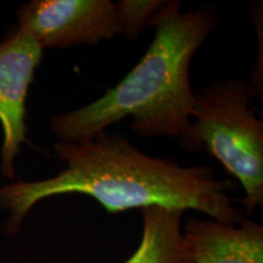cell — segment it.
Segmentation results:
<instances>
[{
    "mask_svg": "<svg viewBox=\"0 0 263 263\" xmlns=\"http://www.w3.org/2000/svg\"><path fill=\"white\" fill-rule=\"evenodd\" d=\"M66 166L47 179L18 180L0 186V212L8 211L4 232L18 234L26 217L43 200L67 194L93 197L108 213L159 206L202 212L236 224L246 218L228 193L232 180L217 179L207 166L183 167L144 154L120 133H104L80 143L57 141Z\"/></svg>",
    "mask_w": 263,
    "mask_h": 263,
    "instance_id": "6da1fadb",
    "label": "cell"
},
{
    "mask_svg": "<svg viewBox=\"0 0 263 263\" xmlns=\"http://www.w3.org/2000/svg\"><path fill=\"white\" fill-rule=\"evenodd\" d=\"M217 21L210 5L183 12L180 2H164L147 21L155 35L133 70L98 100L51 118L58 141L89 140L127 117L139 137L179 140L192 123L195 103L190 64Z\"/></svg>",
    "mask_w": 263,
    "mask_h": 263,
    "instance_id": "7a4b0ae2",
    "label": "cell"
},
{
    "mask_svg": "<svg viewBox=\"0 0 263 263\" xmlns=\"http://www.w3.org/2000/svg\"><path fill=\"white\" fill-rule=\"evenodd\" d=\"M249 82L216 81L195 93L192 123L178 141L188 153L207 150L245 192L246 216L263 203V122L251 108Z\"/></svg>",
    "mask_w": 263,
    "mask_h": 263,
    "instance_id": "3957f363",
    "label": "cell"
},
{
    "mask_svg": "<svg viewBox=\"0 0 263 263\" xmlns=\"http://www.w3.org/2000/svg\"><path fill=\"white\" fill-rule=\"evenodd\" d=\"M16 28L43 50L97 45L122 35L116 3L110 0H31L17 10Z\"/></svg>",
    "mask_w": 263,
    "mask_h": 263,
    "instance_id": "277c9868",
    "label": "cell"
},
{
    "mask_svg": "<svg viewBox=\"0 0 263 263\" xmlns=\"http://www.w3.org/2000/svg\"><path fill=\"white\" fill-rule=\"evenodd\" d=\"M44 50L26 32L14 28L0 43V168L14 179L16 159L27 143V97Z\"/></svg>",
    "mask_w": 263,
    "mask_h": 263,
    "instance_id": "5b68a950",
    "label": "cell"
},
{
    "mask_svg": "<svg viewBox=\"0 0 263 263\" xmlns=\"http://www.w3.org/2000/svg\"><path fill=\"white\" fill-rule=\"evenodd\" d=\"M183 235L194 263H263V227L250 219L189 218Z\"/></svg>",
    "mask_w": 263,
    "mask_h": 263,
    "instance_id": "8992f818",
    "label": "cell"
},
{
    "mask_svg": "<svg viewBox=\"0 0 263 263\" xmlns=\"http://www.w3.org/2000/svg\"><path fill=\"white\" fill-rule=\"evenodd\" d=\"M140 211L143 233L139 245L123 263H194L183 235L184 211L159 206Z\"/></svg>",
    "mask_w": 263,
    "mask_h": 263,
    "instance_id": "52a82bcc",
    "label": "cell"
},
{
    "mask_svg": "<svg viewBox=\"0 0 263 263\" xmlns=\"http://www.w3.org/2000/svg\"><path fill=\"white\" fill-rule=\"evenodd\" d=\"M162 0H120L116 3L122 35L137 38L146 27L147 21L162 8Z\"/></svg>",
    "mask_w": 263,
    "mask_h": 263,
    "instance_id": "ba28073f",
    "label": "cell"
}]
</instances>
